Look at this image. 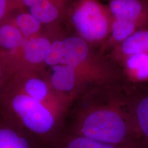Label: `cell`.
<instances>
[{"mask_svg": "<svg viewBox=\"0 0 148 148\" xmlns=\"http://www.w3.org/2000/svg\"><path fill=\"white\" fill-rule=\"evenodd\" d=\"M64 128L101 143L145 147L133 123L124 82L97 85L79 95L69 109Z\"/></svg>", "mask_w": 148, "mask_h": 148, "instance_id": "1", "label": "cell"}, {"mask_svg": "<svg viewBox=\"0 0 148 148\" xmlns=\"http://www.w3.org/2000/svg\"><path fill=\"white\" fill-rule=\"evenodd\" d=\"M67 112L37 101L10 86L0 96V113L46 148L63 132Z\"/></svg>", "mask_w": 148, "mask_h": 148, "instance_id": "2", "label": "cell"}, {"mask_svg": "<svg viewBox=\"0 0 148 148\" xmlns=\"http://www.w3.org/2000/svg\"><path fill=\"white\" fill-rule=\"evenodd\" d=\"M69 21L75 36L99 50L108 37L112 16L99 0H78L70 11Z\"/></svg>", "mask_w": 148, "mask_h": 148, "instance_id": "3", "label": "cell"}, {"mask_svg": "<svg viewBox=\"0 0 148 148\" xmlns=\"http://www.w3.org/2000/svg\"><path fill=\"white\" fill-rule=\"evenodd\" d=\"M127 84L133 123L140 142L148 147V84Z\"/></svg>", "mask_w": 148, "mask_h": 148, "instance_id": "4", "label": "cell"}, {"mask_svg": "<svg viewBox=\"0 0 148 148\" xmlns=\"http://www.w3.org/2000/svg\"><path fill=\"white\" fill-rule=\"evenodd\" d=\"M106 5L112 18L148 26V0H110Z\"/></svg>", "mask_w": 148, "mask_h": 148, "instance_id": "5", "label": "cell"}, {"mask_svg": "<svg viewBox=\"0 0 148 148\" xmlns=\"http://www.w3.org/2000/svg\"><path fill=\"white\" fill-rule=\"evenodd\" d=\"M0 148H46L0 113Z\"/></svg>", "mask_w": 148, "mask_h": 148, "instance_id": "6", "label": "cell"}, {"mask_svg": "<svg viewBox=\"0 0 148 148\" xmlns=\"http://www.w3.org/2000/svg\"><path fill=\"white\" fill-rule=\"evenodd\" d=\"M116 66L124 82L132 85L148 84V53L130 55Z\"/></svg>", "mask_w": 148, "mask_h": 148, "instance_id": "7", "label": "cell"}, {"mask_svg": "<svg viewBox=\"0 0 148 148\" xmlns=\"http://www.w3.org/2000/svg\"><path fill=\"white\" fill-rule=\"evenodd\" d=\"M140 53H148V26L135 32L110 51L106 56L116 65L129 56Z\"/></svg>", "mask_w": 148, "mask_h": 148, "instance_id": "8", "label": "cell"}, {"mask_svg": "<svg viewBox=\"0 0 148 148\" xmlns=\"http://www.w3.org/2000/svg\"><path fill=\"white\" fill-rule=\"evenodd\" d=\"M134 145H112L99 143L64 128L56 140L49 148H140Z\"/></svg>", "mask_w": 148, "mask_h": 148, "instance_id": "9", "label": "cell"}, {"mask_svg": "<svg viewBox=\"0 0 148 148\" xmlns=\"http://www.w3.org/2000/svg\"><path fill=\"white\" fill-rule=\"evenodd\" d=\"M64 1V0H40L29 7V12L41 24L53 23L62 14Z\"/></svg>", "mask_w": 148, "mask_h": 148, "instance_id": "10", "label": "cell"}, {"mask_svg": "<svg viewBox=\"0 0 148 148\" xmlns=\"http://www.w3.org/2000/svg\"><path fill=\"white\" fill-rule=\"evenodd\" d=\"M51 42V40L45 37H36L26 40L22 47L24 58L30 64L41 63Z\"/></svg>", "mask_w": 148, "mask_h": 148, "instance_id": "11", "label": "cell"}, {"mask_svg": "<svg viewBox=\"0 0 148 148\" xmlns=\"http://www.w3.org/2000/svg\"><path fill=\"white\" fill-rule=\"evenodd\" d=\"M21 32L15 25H3L0 27V46L10 50L23 47L25 42Z\"/></svg>", "mask_w": 148, "mask_h": 148, "instance_id": "12", "label": "cell"}, {"mask_svg": "<svg viewBox=\"0 0 148 148\" xmlns=\"http://www.w3.org/2000/svg\"><path fill=\"white\" fill-rule=\"evenodd\" d=\"M15 26L26 39L40 30L41 23L29 12H22L16 16Z\"/></svg>", "mask_w": 148, "mask_h": 148, "instance_id": "13", "label": "cell"}, {"mask_svg": "<svg viewBox=\"0 0 148 148\" xmlns=\"http://www.w3.org/2000/svg\"><path fill=\"white\" fill-rule=\"evenodd\" d=\"M62 56V38L51 41L44 59V63L49 66L57 65L60 63Z\"/></svg>", "mask_w": 148, "mask_h": 148, "instance_id": "14", "label": "cell"}, {"mask_svg": "<svg viewBox=\"0 0 148 148\" xmlns=\"http://www.w3.org/2000/svg\"><path fill=\"white\" fill-rule=\"evenodd\" d=\"M7 8V0H0V19L4 15Z\"/></svg>", "mask_w": 148, "mask_h": 148, "instance_id": "15", "label": "cell"}, {"mask_svg": "<svg viewBox=\"0 0 148 148\" xmlns=\"http://www.w3.org/2000/svg\"><path fill=\"white\" fill-rule=\"evenodd\" d=\"M0 80H1V71H0ZM3 90L1 89V82H0V96H1V94H2Z\"/></svg>", "mask_w": 148, "mask_h": 148, "instance_id": "16", "label": "cell"}, {"mask_svg": "<svg viewBox=\"0 0 148 148\" xmlns=\"http://www.w3.org/2000/svg\"><path fill=\"white\" fill-rule=\"evenodd\" d=\"M140 148H148V147H140Z\"/></svg>", "mask_w": 148, "mask_h": 148, "instance_id": "17", "label": "cell"}, {"mask_svg": "<svg viewBox=\"0 0 148 148\" xmlns=\"http://www.w3.org/2000/svg\"><path fill=\"white\" fill-rule=\"evenodd\" d=\"M108 1H110V0H108Z\"/></svg>", "mask_w": 148, "mask_h": 148, "instance_id": "18", "label": "cell"}]
</instances>
